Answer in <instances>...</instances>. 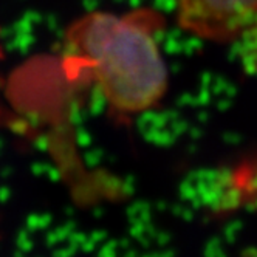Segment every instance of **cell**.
Wrapping results in <instances>:
<instances>
[{
	"mask_svg": "<svg viewBox=\"0 0 257 257\" xmlns=\"http://www.w3.org/2000/svg\"><path fill=\"white\" fill-rule=\"evenodd\" d=\"M163 28V16L151 8L122 16L87 14L65 34L67 75L93 81L118 113L144 112L168 88L157 42Z\"/></svg>",
	"mask_w": 257,
	"mask_h": 257,
	"instance_id": "1",
	"label": "cell"
},
{
	"mask_svg": "<svg viewBox=\"0 0 257 257\" xmlns=\"http://www.w3.org/2000/svg\"><path fill=\"white\" fill-rule=\"evenodd\" d=\"M177 22L198 39L231 47L257 75V0H175Z\"/></svg>",
	"mask_w": 257,
	"mask_h": 257,
	"instance_id": "2",
	"label": "cell"
},
{
	"mask_svg": "<svg viewBox=\"0 0 257 257\" xmlns=\"http://www.w3.org/2000/svg\"><path fill=\"white\" fill-rule=\"evenodd\" d=\"M75 223L73 222H68L59 228H54V229H50L45 235V240H47V245L53 246V245H58V243H62V242H68L70 235L75 232Z\"/></svg>",
	"mask_w": 257,
	"mask_h": 257,
	"instance_id": "3",
	"label": "cell"
},
{
	"mask_svg": "<svg viewBox=\"0 0 257 257\" xmlns=\"http://www.w3.org/2000/svg\"><path fill=\"white\" fill-rule=\"evenodd\" d=\"M51 223V215H30L25 222V228L31 232H38V231H44L48 229Z\"/></svg>",
	"mask_w": 257,
	"mask_h": 257,
	"instance_id": "4",
	"label": "cell"
},
{
	"mask_svg": "<svg viewBox=\"0 0 257 257\" xmlns=\"http://www.w3.org/2000/svg\"><path fill=\"white\" fill-rule=\"evenodd\" d=\"M105 237L107 234L104 231H95V232H91L90 235H87L85 238V242L82 245V251L85 252H91V251H95L98 245H101L102 242H105Z\"/></svg>",
	"mask_w": 257,
	"mask_h": 257,
	"instance_id": "5",
	"label": "cell"
},
{
	"mask_svg": "<svg viewBox=\"0 0 257 257\" xmlns=\"http://www.w3.org/2000/svg\"><path fill=\"white\" fill-rule=\"evenodd\" d=\"M127 215L132 222H148L149 220V208L146 203L134 205L131 209L127 211Z\"/></svg>",
	"mask_w": 257,
	"mask_h": 257,
	"instance_id": "6",
	"label": "cell"
},
{
	"mask_svg": "<svg viewBox=\"0 0 257 257\" xmlns=\"http://www.w3.org/2000/svg\"><path fill=\"white\" fill-rule=\"evenodd\" d=\"M16 245H17V248H19V251H22L25 254H28V252L33 251L34 242H33L31 235L28 234V229H22L19 234H17V237H16Z\"/></svg>",
	"mask_w": 257,
	"mask_h": 257,
	"instance_id": "7",
	"label": "cell"
},
{
	"mask_svg": "<svg viewBox=\"0 0 257 257\" xmlns=\"http://www.w3.org/2000/svg\"><path fill=\"white\" fill-rule=\"evenodd\" d=\"M76 251H78V248H75L73 245H68L67 248H62V249H56V251H54L53 257H73Z\"/></svg>",
	"mask_w": 257,
	"mask_h": 257,
	"instance_id": "8",
	"label": "cell"
}]
</instances>
